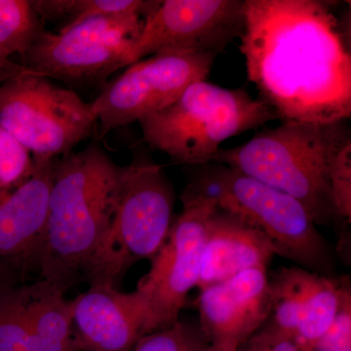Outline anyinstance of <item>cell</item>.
<instances>
[{"label": "cell", "mask_w": 351, "mask_h": 351, "mask_svg": "<svg viewBox=\"0 0 351 351\" xmlns=\"http://www.w3.org/2000/svg\"><path fill=\"white\" fill-rule=\"evenodd\" d=\"M239 49L247 77L281 121L351 117V54L331 2L246 0Z\"/></svg>", "instance_id": "6da1fadb"}, {"label": "cell", "mask_w": 351, "mask_h": 351, "mask_svg": "<svg viewBox=\"0 0 351 351\" xmlns=\"http://www.w3.org/2000/svg\"><path fill=\"white\" fill-rule=\"evenodd\" d=\"M123 166L98 143L58 160L34 265L41 280L66 292L84 277L121 193Z\"/></svg>", "instance_id": "7a4b0ae2"}, {"label": "cell", "mask_w": 351, "mask_h": 351, "mask_svg": "<svg viewBox=\"0 0 351 351\" xmlns=\"http://www.w3.org/2000/svg\"><path fill=\"white\" fill-rule=\"evenodd\" d=\"M351 143L348 120L313 123L285 120L232 149H219V163L265 182L301 202L315 225L339 221L332 191V171ZM209 163V164H210Z\"/></svg>", "instance_id": "3957f363"}, {"label": "cell", "mask_w": 351, "mask_h": 351, "mask_svg": "<svg viewBox=\"0 0 351 351\" xmlns=\"http://www.w3.org/2000/svg\"><path fill=\"white\" fill-rule=\"evenodd\" d=\"M280 117L243 89L193 82L167 107L138 120L143 138L175 163L209 164L228 138Z\"/></svg>", "instance_id": "277c9868"}, {"label": "cell", "mask_w": 351, "mask_h": 351, "mask_svg": "<svg viewBox=\"0 0 351 351\" xmlns=\"http://www.w3.org/2000/svg\"><path fill=\"white\" fill-rule=\"evenodd\" d=\"M199 167L189 186L213 197L219 209L258 228L274 245L276 255L320 276H331L335 267L332 248L301 202L223 164Z\"/></svg>", "instance_id": "5b68a950"}, {"label": "cell", "mask_w": 351, "mask_h": 351, "mask_svg": "<svg viewBox=\"0 0 351 351\" xmlns=\"http://www.w3.org/2000/svg\"><path fill=\"white\" fill-rule=\"evenodd\" d=\"M175 193L162 167L149 157L123 166L117 209L83 278L94 286L115 287L134 263L152 260L167 239Z\"/></svg>", "instance_id": "8992f818"}, {"label": "cell", "mask_w": 351, "mask_h": 351, "mask_svg": "<svg viewBox=\"0 0 351 351\" xmlns=\"http://www.w3.org/2000/svg\"><path fill=\"white\" fill-rule=\"evenodd\" d=\"M0 126L32 158L55 159L93 135L98 122L75 91L27 71L0 85Z\"/></svg>", "instance_id": "52a82bcc"}, {"label": "cell", "mask_w": 351, "mask_h": 351, "mask_svg": "<svg viewBox=\"0 0 351 351\" xmlns=\"http://www.w3.org/2000/svg\"><path fill=\"white\" fill-rule=\"evenodd\" d=\"M138 14L97 16L56 34L46 31L21 64L32 73L71 84L105 82L119 69L142 32Z\"/></svg>", "instance_id": "ba28073f"}, {"label": "cell", "mask_w": 351, "mask_h": 351, "mask_svg": "<svg viewBox=\"0 0 351 351\" xmlns=\"http://www.w3.org/2000/svg\"><path fill=\"white\" fill-rule=\"evenodd\" d=\"M217 56L170 51L129 64L90 103L98 122V138L162 110L189 85L206 80Z\"/></svg>", "instance_id": "9c48e42d"}, {"label": "cell", "mask_w": 351, "mask_h": 351, "mask_svg": "<svg viewBox=\"0 0 351 351\" xmlns=\"http://www.w3.org/2000/svg\"><path fill=\"white\" fill-rule=\"evenodd\" d=\"M181 198V213L138 283L137 290L149 302V334L179 320L189 291L197 285L208 221L218 208L213 197L189 186Z\"/></svg>", "instance_id": "30bf717a"}, {"label": "cell", "mask_w": 351, "mask_h": 351, "mask_svg": "<svg viewBox=\"0 0 351 351\" xmlns=\"http://www.w3.org/2000/svg\"><path fill=\"white\" fill-rule=\"evenodd\" d=\"M243 27L242 0H164L145 18L125 66L170 51L219 55Z\"/></svg>", "instance_id": "8fae6325"}, {"label": "cell", "mask_w": 351, "mask_h": 351, "mask_svg": "<svg viewBox=\"0 0 351 351\" xmlns=\"http://www.w3.org/2000/svg\"><path fill=\"white\" fill-rule=\"evenodd\" d=\"M200 291L199 326L210 345L239 351L269 320L274 299L265 267L245 270Z\"/></svg>", "instance_id": "7c38bea8"}, {"label": "cell", "mask_w": 351, "mask_h": 351, "mask_svg": "<svg viewBox=\"0 0 351 351\" xmlns=\"http://www.w3.org/2000/svg\"><path fill=\"white\" fill-rule=\"evenodd\" d=\"M149 302L138 290L94 286L73 299V334L80 351H130L149 334Z\"/></svg>", "instance_id": "4fadbf2b"}, {"label": "cell", "mask_w": 351, "mask_h": 351, "mask_svg": "<svg viewBox=\"0 0 351 351\" xmlns=\"http://www.w3.org/2000/svg\"><path fill=\"white\" fill-rule=\"evenodd\" d=\"M34 160L27 182L0 189V263L20 274L36 263L59 158Z\"/></svg>", "instance_id": "5bb4252c"}, {"label": "cell", "mask_w": 351, "mask_h": 351, "mask_svg": "<svg viewBox=\"0 0 351 351\" xmlns=\"http://www.w3.org/2000/svg\"><path fill=\"white\" fill-rule=\"evenodd\" d=\"M274 255V245L258 228L218 207L208 221L196 287L203 290L245 270L267 269Z\"/></svg>", "instance_id": "9a60e30c"}, {"label": "cell", "mask_w": 351, "mask_h": 351, "mask_svg": "<svg viewBox=\"0 0 351 351\" xmlns=\"http://www.w3.org/2000/svg\"><path fill=\"white\" fill-rule=\"evenodd\" d=\"M24 287L27 351H80L73 334V300L44 280Z\"/></svg>", "instance_id": "2e32d148"}, {"label": "cell", "mask_w": 351, "mask_h": 351, "mask_svg": "<svg viewBox=\"0 0 351 351\" xmlns=\"http://www.w3.org/2000/svg\"><path fill=\"white\" fill-rule=\"evenodd\" d=\"M346 281L334 280L332 277L311 272L294 339L300 350L314 351L318 341L331 327L341 306Z\"/></svg>", "instance_id": "e0dca14e"}, {"label": "cell", "mask_w": 351, "mask_h": 351, "mask_svg": "<svg viewBox=\"0 0 351 351\" xmlns=\"http://www.w3.org/2000/svg\"><path fill=\"white\" fill-rule=\"evenodd\" d=\"M41 20L71 27L97 16L138 14L147 18L160 1L145 0H32ZM61 27V29H62Z\"/></svg>", "instance_id": "ac0fdd59"}, {"label": "cell", "mask_w": 351, "mask_h": 351, "mask_svg": "<svg viewBox=\"0 0 351 351\" xmlns=\"http://www.w3.org/2000/svg\"><path fill=\"white\" fill-rule=\"evenodd\" d=\"M46 32L32 0H0V48L24 57Z\"/></svg>", "instance_id": "d6986e66"}, {"label": "cell", "mask_w": 351, "mask_h": 351, "mask_svg": "<svg viewBox=\"0 0 351 351\" xmlns=\"http://www.w3.org/2000/svg\"><path fill=\"white\" fill-rule=\"evenodd\" d=\"M29 326L24 287L0 294V351H27Z\"/></svg>", "instance_id": "ffe728a7"}, {"label": "cell", "mask_w": 351, "mask_h": 351, "mask_svg": "<svg viewBox=\"0 0 351 351\" xmlns=\"http://www.w3.org/2000/svg\"><path fill=\"white\" fill-rule=\"evenodd\" d=\"M209 341L200 326L181 322L145 335L130 351H205Z\"/></svg>", "instance_id": "44dd1931"}, {"label": "cell", "mask_w": 351, "mask_h": 351, "mask_svg": "<svg viewBox=\"0 0 351 351\" xmlns=\"http://www.w3.org/2000/svg\"><path fill=\"white\" fill-rule=\"evenodd\" d=\"M36 171L31 152L0 126V189L17 188Z\"/></svg>", "instance_id": "7402d4cb"}, {"label": "cell", "mask_w": 351, "mask_h": 351, "mask_svg": "<svg viewBox=\"0 0 351 351\" xmlns=\"http://www.w3.org/2000/svg\"><path fill=\"white\" fill-rule=\"evenodd\" d=\"M332 191L339 221H351V143L337 157L332 171Z\"/></svg>", "instance_id": "603a6c76"}, {"label": "cell", "mask_w": 351, "mask_h": 351, "mask_svg": "<svg viewBox=\"0 0 351 351\" xmlns=\"http://www.w3.org/2000/svg\"><path fill=\"white\" fill-rule=\"evenodd\" d=\"M11 57L8 52L0 48V85L29 71L22 64L13 61Z\"/></svg>", "instance_id": "cb8c5ba5"}, {"label": "cell", "mask_w": 351, "mask_h": 351, "mask_svg": "<svg viewBox=\"0 0 351 351\" xmlns=\"http://www.w3.org/2000/svg\"><path fill=\"white\" fill-rule=\"evenodd\" d=\"M19 276V272L0 263V294L9 289L16 287Z\"/></svg>", "instance_id": "d4e9b609"}, {"label": "cell", "mask_w": 351, "mask_h": 351, "mask_svg": "<svg viewBox=\"0 0 351 351\" xmlns=\"http://www.w3.org/2000/svg\"><path fill=\"white\" fill-rule=\"evenodd\" d=\"M205 351H230L228 350H225V348H218V346H215L210 345L208 346V348Z\"/></svg>", "instance_id": "484cf974"}]
</instances>
